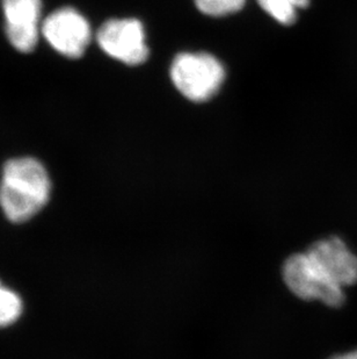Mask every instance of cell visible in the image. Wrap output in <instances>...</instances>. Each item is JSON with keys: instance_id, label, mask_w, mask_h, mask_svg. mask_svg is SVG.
<instances>
[{"instance_id": "cell-3", "label": "cell", "mask_w": 357, "mask_h": 359, "mask_svg": "<svg viewBox=\"0 0 357 359\" xmlns=\"http://www.w3.org/2000/svg\"><path fill=\"white\" fill-rule=\"evenodd\" d=\"M176 88L192 102H206L219 91L225 79L222 63L206 53H182L171 67Z\"/></svg>"}, {"instance_id": "cell-9", "label": "cell", "mask_w": 357, "mask_h": 359, "mask_svg": "<svg viewBox=\"0 0 357 359\" xmlns=\"http://www.w3.org/2000/svg\"><path fill=\"white\" fill-rule=\"evenodd\" d=\"M196 7L210 17H224L241 10L245 0H195Z\"/></svg>"}, {"instance_id": "cell-2", "label": "cell", "mask_w": 357, "mask_h": 359, "mask_svg": "<svg viewBox=\"0 0 357 359\" xmlns=\"http://www.w3.org/2000/svg\"><path fill=\"white\" fill-rule=\"evenodd\" d=\"M52 183L46 166L34 157L7 161L0 177V208L7 220L24 224L50 201Z\"/></svg>"}, {"instance_id": "cell-7", "label": "cell", "mask_w": 357, "mask_h": 359, "mask_svg": "<svg viewBox=\"0 0 357 359\" xmlns=\"http://www.w3.org/2000/svg\"><path fill=\"white\" fill-rule=\"evenodd\" d=\"M260 7L282 25H291L297 18V11L307 6L309 0H258Z\"/></svg>"}, {"instance_id": "cell-6", "label": "cell", "mask_w": 357, "mask_h": 359, "mask_svg": "<svg viewBox=\"0 0 357 359\" xmlns=\"http://www.w3.org/2000/svg\"><path fill=\"white\" fill-rule=\"evenodd\" d=\"M5 33L10 46L22 54L34 50L42 29V0H3Z\"/></svg>"}, {"instance_id": "cell-5", "label": "cell", "mask_w": 357, "mask_h": 359, "mask_svg": "<svg viewBox=\"0 0 357 359\" xmlns=\"http://www.w3.org/2000/svg\"><path fill=\"white\" fill-rule=\"evenodd\" d=\"M97 42L105 54L125 65H142L148 56L144 27L136 19L106 21L98 29Z\"/></svg>"}, {"instance_id": "cell-4", "label": "cell", "mask_w": 357, "mask_h": 359, "mask_svg": "<svg viewBox=\"0 0 357 359\" xmlns=\"http://www.w3.org/2000/svg\"><path fill=\"white\" fill-rule=\"evenodd\" d=\"M41 35L56 53L76 60L85 54L91 43L92 28L79 11L62 7L44 19Z\"/></svg>"}, {"instance_id": "cell-1", "label": "cell", "mask_w": 357, "mask_h": 359, "mask_svg": "<svg viewBox=\"0 0 357 359\" xmlns=\"http://www.w3.org/2000/svg\"><path fill=\"white\" fill-rule=\"evenodd\" d=\"M282 276L286 287L302 300L337 309L346 302L344 288L357 283V256L340 238H323L290 256Z\"/></svg>"}, {"instance_id": "cell-10", "label": "cell", "mask_w": 357, "mask_h": 359, "mask_svg": "<svg viewBox=\"0 0 357 359\" xmlns=\"http://www.w3.org/2000/svg\"><path fill=\"white\" fill-rule=\"evenodd\" d=\"M330 359H357V350H354L351 353H344V355H339V356Z\"/></svg>"}, {"instance_id": "cell-8", "label": "cell", "mask_w": 357, "mask_h": 359, "mask_svg": "<svg viewBox=\"0 0 357 359\" xmlns=\"http://www.w3.org/2000/svg\"><path fill=\"white\" fill-rule=\"evenodd\" d=\"M22 313L24 302L20 295L0 281V329L14 325Z\"/></svg>"}]
</instances>
